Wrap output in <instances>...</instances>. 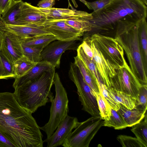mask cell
Segmentation results:
<instances>
[{
	"label": "cell",
	"instance_id": "cell-40",
	"mask_svg": "<svg viewBox=\"0 0 147 147\" xmlns=\"http://www.w3.org/2000/svg\"><path fill=\"white\" fill-rule=\"evenodd\" d=\"M13 0H0V14L2 15L9 7Z\"/></svg>",
	"mask_w": 147,
	"mask_h": 147
},
{
	"label": "cell",
	"instance_id": "cell-23",
	"mask_svg": "<svg viewBox=\"0 0 147 147\" xmlns=\"http://www.w3.org/2000/svg\"><path fill=\"white\" fill-rule=\"evenodd\" d=\"M107 89L115 101L127 109L131 110L136 107V99L130 95L117 91L111 87H107Z\"/></svg>",
	"mask_w": 147,
	"mask_h": 147
},
{
	"label": "cell",
	"instance_id": "cell-18",
	"mask_svg": "<svg viewBox=\"0 0 147 147\" xmlns=\"http://www.w3.org/2000/svg\"><path fill=\"white\" fill-rule=\"evenodd\" d=\"M55 68L49 63L40 61L23 76L15 78L13 86L14 89L30 82L38 77L43 73Z\"/></svg>",
	"mask_w": 147,
	"mask_h": 147
},
{
	"label": "cell",
	"instance_id": "cell-4",
	"mask_svg": "<svg viewBox=\"0 0 147 147\" xmlns=\"http://www.w3.org/2000/svg\"><path fill=\"white\" fill-rule=\"evenodd\" d=\"M55 73V69L45 71L33 81L15 89L13 94L20 105L32 114L51 102L54 98L51 89Z\"/></svg>",
	"mask_w": 147,
	"mask_h": 147
},
{
	"label": "cell",
	"instance_id": "cell-33",
	"mask_svg": "<svg viewBox=\"0 0 147 147\" xmlns=\"http://www.w3.org/2000/svg\"><path fill=\"white\" fill-rule=\"evenodd\" d=\"M100 92L102 95L104 100L109 105L111 108L117 111L120 108V104L115 101L109 93L107 87L102 82H97Z\"/></svg>",
	"mask_w": 147,
	"mask_h": 147
},
{
	"label": "cell",
	"instance_id": "cell-1",
	"mask_svg": "<svg viewBox=\"0 0 147 147\" xmlns=\"http://www.w3.org/2000/svg\"><path fill=\"white\" fill-rule=\"evenodd\" d=\"M40 130L32 113L20 105L13 93L0 92V131L16 147H42Z\"/></svg>",
	"mask_w": 147,
	"mask_h": 147
},
{
	"label": "cell",
	"instance_id": "cell-28",
	"mask_svg": "<svg viewBox=\"0 0 147 147\" xmlns=\"http://www.w3.org/2000/svg\"><path fill=\"white\" fill-rule=\"evenodd\" d=\"M57 40V38L53 35L47 34L33 38L22 44L27 46L43 49L50 43Z\"/></svg>",
	"mask_w": 147,
	"mask_h": 147
},
{
	"label": "cell",
	"instance_id": "cell-11",
	"mask_svg": "<svg viewBox=\"0 0 147 147\" xmlns=\"http://www.w3.org/2000/svg\"><path fill=\"white\" fill-rule=\"evenodd\" d=\"M65 20L47 19L42 25L45 30L55 36L58 40L64 41L80 40L84 33L67 24Z\"/></svg>",
	"mask_w": 147,
	"mask_h": 147
},
{
	"label": "cell",
	"instance_id": "cell-7",
	"mask_svg": "<svg viewBox=\"0 0 147 147\" xmlns=\"http://www.w3.org/2000/svg\"><path fill=\"white\" fill-rule=\"evenodd\" d=\"M68 74L69 78L76 87L79 100L82 106V110L92 116H100L96 95L85 81L74 63H71Z\"/></svg>",
	"mask_w": 147,
	"mask_h": 147
},
{
	"label": "cell",
	"instance_id": "cell-5",
	"mask_svg": "<svg viewBox=\"0 0 147 147\" xmlns=\"http://www.w3.org/2000/svg\"><path fill=\"white\" fill-rule=\"evenodd\" d=\"M54 84L55 94L51 102L49 119L44 126L40 127V129L46 133V139L52 136L59 124L68 115L69 112L67 93L57 72L55 73Z\"/></svg>",
	"mask_w": 147,
	"mask_h": 147
},
{
	"label": "cell",
	"instance_id": "cell-25",
	"mask_svg": "<svg viewBox=\"0 0 147 147\" xmlns=\"http://www.w3.org/2000/svg\"><path fill=\"white\" fill-rule=\"evenodd\" d=\"M36 63L32 62L23 55L13 63L16 78L19 77L24 75Z\"/></svg>",
	"mask_w": 147,
	"mask_h": 147
},
{
	"label": "cell",
	"instance_id": "cell-27",
	"mask_svg": "<svg viewBox=\"0 0 147 147\" xmlns=\"http://www.w3.org/2000/svg\"><path fill=\"white\" fill-rule=\"evenodd\" d=\"M140 122L132 126L131 131L144 147H147V113L144 119Z\"/></svg>",
	"mask_w": 147,
	"mask_h": 147
},
{
	"label": "cell",
	"instance_id": "cell-21",
	"mask_svg": "<svg viewBox=\"0 0 147 147\" xmlns=\"http://www.w3.org/2000/svg\"><path fill=\"white\" fill-rule=\"evenodd\" d=\"M74 63L78 68L84 80L96 94L100 93L97 82L77 55L74 57Z\"/></svg>",
	"mask_w": 147,
	"mask_h": 147
},
{
	"label": "cell",
	"instance_id": "cell-22",
	"mask_svg": "<svg viewBox=\"0 0 147 147\" xmlns=\"http://www.w3.org/2000/svg\"><path fill=\"white\" fill-rule=\"evenodd\" d=\"M23 3L22 0L13 1L9 7L1 16L6 25H16V20L21 12Z\"/></svg>",
	"mask_w": 147,
	"mask_h": 147
},
{
	"label": "cell",
	"instance_id": "cell-39",
	"mask_svg": "<svg viewBox=\"0 0 147 147\" xmlns=\"http://www.w3.org/2000/svg\"><path fill=\"white\" fill-rule=\"evenodd\" d=\"M0 147H16L0 131Z\"/></svg>",
	"mask_w": 147,
	"mask_h": 147
},
{
	"label": "cell",
	"instance_id": "cell-15",
	"mask_svg": "<svg viewBox=\"0 0 147 147\" xmlns=\"http://www.w3.org/2000/svg\"><path fill=\"white\" fill-rule=\"evenodd\" d=\"M46 16L37 7L24 2L20 13L16 20V25L35 24L40 25L47 20Z\"/></svg>",
	"mask_w": 147,
	"mask_h": 147
},
{
	"label": "cell",
	"instance_id": "cell-31",
	"mask_svg": "<svg viewBox=\"0 0 147 147\" xmlns=\"http://www.w3.org/2000/svg\"><path fill=\"white\" fill-rule=\"evenodd\" d=\"M96 99L100 116L104 120H108L111 115V108L100 92L96 94Z\"/></svg>",
	"mask_w": 147,
	"mask_h": 147
},
{
	"label": "cell",
	"instance_id": "cell-6",
	"mask_svg": "<svg viewBox=\"0 0 147 147\" xmlns=\"http://www.w3.org/2000/svg\"><path fill=\"white\" fill-rule=\"evenodd\" d=\"M104 121L100 116H92L80 122L61 146L64 147H88L99 130L103 126Z\"/></svg>",
	"mask_w": 147,
	"mask_h": 147
},
{
	"label": "cell",
	"instance_id": "cell-2",
	"mask_svg": "<svg viewBox=\"0 0 147 147\" xmlns=\"http://www.w3.org/2000/svg\"><path fill=\"white\" fill-rule=\"evenodd\" d=\"M147 11V6L141 0H113L102 9L91 13L90 31L113 29L118 22L125 19L146 18Z\"/></svg>",
	"mask_w": 147,
	"mask_h": 147
},
{
	"label": "cell",
	"instance_id": "cell-17",
	"mask_svg": "<svg viewBox=\"0 0 147 147\" xmlns=\"http://www.w3.org/2000/svg\"><path fill=\"white\" fill-rule=\"evenodd\" d=\"M7 30L17 35L23 43L33 38L47 34H51L42 25H6Z\"/></svg>",
	"mask_w": 147,
	"mask_h": 147
},
{
	"label": "cell",
	"instance_id": "cell-43",
	"mask_svg": "<svg viewBox=\"0 0 147 147\" xmlns=\"http://www.w3.org/2000/svg\"><path fill=\"white\" fill-rule=\"evenodd\" d=\"M146 5H147V0H141Z\"/></svg>",
	"mask_w": 147,
	"mask_h": 147
},
{
	"label": "cell",
	"instance_id": "cell-35",
	"mask_svg": "<svg viewBox=\"0 0 147 147\" xmlns=\"http://www.w3.org/2000/svg\"><path fill=\"white\" fill-rule=\"evenodd\" d=\"M136 106L147 107V85H142L140 87L136 100Z\"/></svg>",
	"mask_w": 147,
	"mask_h": 147
},
{
	"label": "cell",
	"instance_id": "cell-16",
	"mask_svg": "<svg viewBox=\"0 0 147 147\" xmlns=\"http://www.w3.org/2000/svg\"><path fill=\"white\" fill-rule=\"evenodd\" d=\"M38 8L46 16L48 19L61 20L78 18L89 20L92 18L91 13L77 10L73 8L71 9L54 7L46 9Z\"/></svg>",
	"mask_w": 147,
	"mask_h": 147
},
{
	"label": "cell",
	"instance_id": "cell-30",
	"mask_svg": "<svg viewBox=\"0 0 147 147\" xmlns=\"http://www.w3.org/2000/svg\"><path fill=\"white\" fill-rule=\"evenodd\" d=\"M103 126L113 127L115 129H121L127 126L117 111L111 108V115L108 120H104Z\"/></svg>",
	"mask_w": 147,
	"mask_h": 147
},
{
	"label": "cell",
	"instance_id": "cell-9",
	"mask_svg": "<svg viewBox=\"0 0 147 147\" xmlns=\"http://www.w3.org/2000/svg\"><path fill=\"white\" fill-rule=\"evenodd\" d=\"M111 87L137 99L142 85L132 73L127 64L116 70V74L110 82Z\"/></svg>",
	"mask_w": 147,
	"mask_h": 147
},
{
	"label": "cell",
	"instance_id": "cell-10",
	"mask_svg": "<svg viewBox=\"0 0 147 147\" xmlns=\"http://www.w3.org/2000/svg\"><path fill=\"white\" fill-rule=\"evenodd\" d=\"M77 40L67 41L56 40L44 48L41 54L40 61L47 62L53 67L59 68L63 53L67 50H77Z\"/></svg>",
	"mask_w": 147,
	"mask_h": 147
},
{
	"label": "cell",
	"instance_id": "cell-44",
	"mask_svg": "<svg viewBox=\"0 0 147 147\" xmlns=\"http://www.w3.org/2000/svg\"><path fill=\"white\" fill-rule=\"evenodd\" d=\"M1 14H0V17H1Z\"/></svg>",
	"mask_w": 147,
	"mask_h": 147
},
{
	"label": "cell",
	"instance_id": "cell-20",
	"mask_svg": "<svg viewBox=\"0 0 147 147\" xmlns=\"http://www.w3.org/2000/svg\"><path fill=\"white\" fill-rule=\"evenodd\" d=\"M146 18L138 22L139 40L142 61L146 71L147 62V23Z\"/></svg>",
	"mask_w": 147,
	"mask_h": 147
},
{
	"label": "cell",
	"instance_id": "cell-37",
	"mask_svg": "<svg viewBox=\"0 0 147 147\" xmlns=\"http://www.w3.org/2000/svg\"><path fill=\"white\" fill-rule=\"evenodd\" d=\"M90 37L86 38L81 45L83 50L86 54L91 60L94 59L93 52L90 45Z\"/></svg>",
	"mask_w": 147,
	"mask_h": 147
},
{
	"label": "cell",
	"instance_id": "cell-14",
	"mask_svg": "<svg viewBox=\"0 0 147 147\" xmlns=\"http://www.w3.org/2000/svg\"><path fill=\"white\" fill-rule=\"evenodd\" d=\"M90 45L93 52L94 61L101 80L108 88H110L111 81L115 75L117 69L106 59L91 40Z\"/></svg>",
	"mask_w": 147,
	"mask_h": 147
},
{
	"label": "cell",
	"instance_id": "cell-34",
	"mask_svg": "<svg viewBox=\"0 0 147 147\" xmlns=\"http://www.w3.org/2000/svg\"><path fill=\"white\" fill-rule=\"evenodd\" d=\"M117 138L123 147H144L136 138L120 135L117 136Z\"/></svg>",
	"mask_w": 147,
	"mask_h": 147
},
{
	"label": "cell",
	"instance_id": "cell-8",
	"mask_svg": "<svg viewBox=\"0 0 147 147\" xmlns=\"http://www.w3.org/2000/svg\"><path fill=\"white\" fill-rule=\"evenodd\" d=\"M90 38L106 59L117 69L127 64L123 49L115 38L98 33L93 34Z\"/></svg>",
	"mask_w": 147,
	"mask_h": 147
},
{
	"label": "cell",
	"instance_id": "cell-29",
	"mask_svg": "<svg viewBox=\"0 0 147 147\" xmlns=\"http://www.w3.org/2000/svg\"><path fill=\"white\" fill-rule=\"evenodd\" d=\"M65 22L76 30L83 33L90 32L92 29L91 23L86 19L78 18L65 19Z\"/></svg>",
	"mask_w": 147,
	"mask_h": 147
},
{
	"label": "cell",
	"instance_id": "cell-38",
	"mask_svg": "<svg viewBox=\"0 0 147 147\" xmlns=\"http://www.w3.org/2000/svg\"><path fill=\"white\" fill-rule=\"evenodd\" d=\"M55 4V0H42L38 2L37 7L42 9L51 8Z\"/></svg>",
	"mask_w": 147,
	"mask_h": 147
},
{
	"label": "cell",
	"instance_id": "cell-26",
	"mask_svg": "<svg viewBox=\"0 0 147 147\" xmlns=\"http://www.w3.org/2000/svg\"><path fill=\"white\" fill-rule=\"evenodd\" d=\"M77 51V55L89 71L97 82H102L97 69L94 60H91L88 57L84 51L81 45L79 46Z\"/></svg>",
	"mask_w": 147,
	"mask_h": 147
},
{
	"label": "cell",
	"instance_id": "cell-41",
	"mask_svg": "<svg viewBox=\"0 0 147 147\" xmlns=\"http://www.w3.org/2000/svg\"><path fill=\"white\" fill-rule=\"evenodd\" d=\"M7 30L6 24L3 20L1 16L0 17V43L3 34Z\"/></svg>",
	"mask_w": 147,
	"mask_h": 147
},
{
	"label": "cell",
	"instance_id": "cell-3",
	"mask_svg": "<svg viewBox=\"0 0 147 147\" xmlns=\"http://www.w3.org/2000/svg\"><path fill=\"white\" fill-rule=\"evenodd\" d=\"M139 20L130 18L119 21L116 28L115 38L124 51L132 73L142 85H147L146 71L140 50Z\"/></svg>",
	"mask_w": 147,
	"mask_h": 147
},
{
	"label": "cell",
	"instance_id": "cell-12",
	"mask_svg": "<svg viewBox=\"0 0 147 147\" xmlns=\"http://www.w3.org/2000/svg\"><path fill=\"white\" fill-rule=\"evenodd\" d=\"M23 41L11 32L5 30L2 36L0 51L11 62L13 63L23 55L22 44Z\"/></svg>",
	"mask_w": 147,
	"mask_h": 147
},
{
	"label": "cell",
	"instance_id": "cell-36",
	"mask_svg": "<svg viewBox=\"0 0 147 147\" xmlns=\"http://www.w3.org/2000/svg\"><path fill=\"white\" fill-rule=\"evenodd\" d=\"M113 0H98L92 2L87 1L88 9L96 11L104 8L110 3Z\"/></svg>",
	"mask_w": 147,
	"mask_h": 147
},
{
	"label": "cell",
	"instance_id": "cell-32",
	"mask_svg": "<svg viewBox=\"0 0 147 147\" xmlns=\"http://www.w3.org/2000/svg\"><path fill=\"white\" fill-rule=\"evenodd\" d=\"M23 55L32 62L37 63L40 61L41 54L43 49L27 46L22 44Z\"/></svg>",
	"mask_w": 147,
	"mask_h": 147
},
{
	"label": "cell",
	"instance_id": "cell-19",
	"mask_svg": "<svg viewBox=\"0 0 147 147\" xmlns=\"http://www.w3.org/2000/svg\"><path fill=\"white\" fill-rule=\"evenodd\" d=\"M147 107L136 106L131 109H128L120 104L119 109L117 111L127 124V127H132L140 122L145 117Z\"/></svg>",
	"mask_w": 147,
	"mask_h": 147
},
{
	"label": "cell",
	"instance_id": "cell-24",
	"mask_svg": "<svg viewBox=\"0 0 147 147\" xmlns=\"http://www.w3.org/2000/svg\"><path fill=\"white\" fill-rule=\"evenodd\" d=\"M13 63L0 51V79L16 78Z\"/></svg>",
	"mask_w": 147,
	"mask_h": 147
},
{
	"label": "cell",
	"instance_id": "cell-13",
	"mask_svg": "<svg viewBox=\"0 0 147 147\" xmlns=\"http://www.w3.org/2000/svg\"><path fill=\"white\" fill-rule=\"evenodd\" d=\"M79 123L77 117L67 115L59 124L52 136L44 141L47 143V147L61 146L72 130L76 128Z\"/></svg>",
	"mask_w": 147,
	"mask_h": 147
},
{
	"label": "cell",
	"instance_id": "cell-42",
	"mask_svg": "<svg viewBox=\"0 0 147 147\" xmlns=\"http://www.w3.org/2000/svg\"><path fill=\"white\" fill-rule=\"evenodd\" d=\"M84 3L88 8V6L87 3V1L85 0H79Z\"/></svg>",
	"mask_w": 147,
	"mask_h": 147
}]
</instances>
